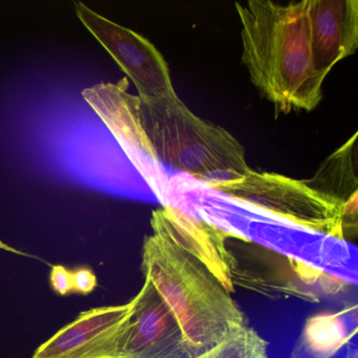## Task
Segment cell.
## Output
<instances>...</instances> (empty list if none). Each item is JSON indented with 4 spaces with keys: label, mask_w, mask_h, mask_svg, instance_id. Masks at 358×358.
<instances>
[{
    "label": "cell",
    "mask_w": 358,
    "mask_h": 358,
    "mask_svg": "<svg viewBox=\"0 0 358 358\" xmlns=\"http://www.w3.org/2000/svg\"><path fill=\"white\" fill-rule=\"evenodd\" d=\"M141 269L178 320L196 356L248 326L221 280L188 244L171 206L152 213Z\"/></svg>",
    "instance_id": "obj_1"
},
{
    "label": "cell",
    "mask_w": 358,
    "mask_h": 358,
    "mask_svg": "<svg viewBox=\"0 0 358 358\" xmlns=\"http://www.w3.org/2000/svg\"><path fill=\"white\" fill-rule=\"evenodd\" d=\"M236 8L243 64L253 85L282 112L314 110L326 77L312 59L308 0L287 5L249 0Z\"/></svg>",
    "instance_id": "obj_2"
},
{
    "label": "cell",
    "mask_w": 358,
    "mask_h": 358,
    "mask_svg": "<svg viewBox=\"0 0 358 358\" xmlns=\"http://www.w3.org/2000/svg\"><path fill=\"white\" fill-rule=\"evenodd\" d=\"M136 106L163 166L206 185L238 179L250 169L242 144L223 127L196 116L177 95L136 96Z\"/></svg>",
    "instance_id": "obj_3"
},
{
    "label": "cell",
    "mask_w": 358,
    "mask_h": 358,
    "mask_svg": "<svg viewBox=\"0 0 358 358\" xmlns=\"http://www.w3.org/2000/svg\"><path fill=\"white\" fill-rule=\"evenodd\" d=\"M166 206L188 213L226 236L252 241L287 255H348L345 241L303 229L229 198L185 173L169 177Z\"/></svg>",
    "instance_id": "obj_4"
},
{
    "label": "cell",
    "mask_w": 358,
    "mask_h": 358,
    "mask_svg": "<svg viewBox=\"0 0 358 358\" xmlns=\"http://www.w3.org/2000/svg\"><path fill=\"white\" fill-rule=\"evenodd\" d=\"M229 198L310 231L345 241L357 227V204H347L306 183L249 169L238 179L207 185Z\"/></svg>",
    "instance_id": "obj_5"
},
{
    "label": "cell",
    "mask_w": 358,
    "mask_h": 358,
    "mask_svg": "<svg viewBox=\"0 0 358 358\" xmlns=\"http://www.w3.org/2000/svg\"><path fill=\"white\" fill-rule=\"evenodd\" d=\"M127 80L102 83L83 92L90 106L99 115L123 152L148 184L157 200L167 205L169 177L159 161L138 116L136 96L127 92Z\"/></svg>",
    "instance_id": "obj_6"
},
{
    "label": "cell",
    "mask_w": 358,
    "mask_h": 358,
    "mask_svg": "<svg viewBox=\"0 0 358 358\" xmlns=\"http://www.w3.org/2000/svg\"><path fill=\"white\" fill-rule=\"evenodd\" d=\"M76 11L83 24L131 79L139 97L150 99L177 95L169 64L150 41L98 15L81 3H76Z\"/></svg>",
    "instance_id": "obj_7"
},
{
    "label": "cell",
    "mask_w": 358,
    "mask_h": 358,
    "mask_svg": "<svg viewBox=\"0 0 358 358\" xmlns=\"http://www.w3.org/2000/svg\"><path fill=\"white\" fill-rule=\"evenodd\" d=\"M131 303L81 312L33 354V358H122Z\"/></svg>",
    "instance_id": "obj_8"
},
{
    "label": "cell",
    "mask_w": 358,
    "mask_h": 358,
    "mask_svg": "<svg viewBox=\"0 0 358 358\" xmlns=\"http://www.w3.org/2000/svg\"><path fill=\"white\" fill-rule=\"evenodd\" d=\"M122 358H196L171 310L146 280L131 301Z\"/></svg>",
    "instance_id": "obj_9"
},
{
    "label": "cell",
    "mask_w": 358,
    "mask_h": 358,
    "mask_svg": "<svg viewBox=\"0 0 358 358\" xmlns=\"http://www.w3.org/2000/svg\"><path fill=\"white\" fill-rule=\"evenodd\" d=\"M311 53L315 70L327 77L358 47L357 0H308Z\"/></svg>",
    "instance_id": "obj_10"
},
{
    "label": "cell",
    "mask_w": 358,
    "mask_h": 358,
    "mask_svg": "<svg viewBox=\"0 0 358 358\" xmlns=\"http://www.w3.org/2000/svg\"><path fill=\"white\" fill-rule=\"evenodd\" d=\"M357 303L335 312H322L306 320L290 358H332L357 332Z\"/></svg>",
    "instance_id": "obj_11"
},
{
    "label": "cell",
    "mask_w": 358,
    "mask_h": 358,
    "mask_svg": "<svg viewBox=\"0 0 358 358\" xmlns=\"http://www.w3.org/2000/svg\"><path fill=\"white\" fill-rule=\"evenodd\" d=\"M356 137L357 134L329 156L316 175L312 179L305 180L306 183L317 192L347 204H357Z\"/></svg>",
    "instance_id": "obj_12"
},
{
    "label": "cell",
    "mask_w": 358,
    "mask_h": 358,
    "mask_svg": "<svg viewBox=\"0 0 358 358\" xmlns=\"http://www.w3.org/2000/svg\"><path fill=\"white\" fill-rule=\"evenodd\" d=\"M196 358H268V343L248 324Z\"/></svg>",
    "instance_id": "obj_13"
},
{
    "label": "cell",
    "mask_w": 358,
    "mask_h": 358,
    "mask_svg": "<svg viewBox=\"0 0 358 358\" xmlns=\"http://www.w3.org/2000/svg\"><path fill=\"white\" fill-rule=\"evenodd\" d=\"M73 292L90 294L97 287V278L93 270L87 267L77 268L72 271Z\"/></svg>",
    "instance_id": "obj_14"
},
{
    "label": "cell",
    "mask_w": 358,
    "mask_h": 358,
    "mask_svg": "<svg viewBox=\"0 0 358 358\" xmlns=\"http://www.w3.org/2000/svg\"><path fill=\"white\" fill-rule=\"evenodd\" d=\"M50 282H51L52 289L57 294L66 295L73 292L72 271L66 269L64 266L55 265L52 267Z\"/></svg>",
    "instance_id": "obj_15"
},
{
    "label": "cell",
    "mask_w": 358,
    "mask_h": 358,
    "mask_svg": "<svg viewBox=\"0 0 358 358\" xmlns=\"http://www.w3.org/2000/svg\"><path fill=\"white\" fill-rule=\"evenodd\" d=\"M343 358H358L357 349L354 347L348 348L347 352H345Z\"/></svg>",
    "instance_id": "obj_16"
}]
</instances>
